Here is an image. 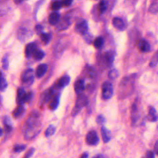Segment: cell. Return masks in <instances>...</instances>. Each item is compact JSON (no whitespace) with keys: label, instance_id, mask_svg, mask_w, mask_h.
<instances>
[{"label":"cell","instance_id":"cell-1","mask_svg":"<svg viewBox=\"0 0 158 158\" xmlns=\"http://www.w3.org/2000/svg\"><path fill=\"white\" fill-rule=\"evenodd\" d=\"M41 121L38 112H33L27 120L25 127V137L26 139L33 138L40 131Z\"/></svg>","mask_w":158,"mask_h":158},{"label":"cell","instance_id":"cell-2","mask_svg":"<svg viewBox=\"0 0 158 158\" xmlns=\"http://www.w3.org/2000/svg\"><path fill=\"white\" fill-rule=\"evenodd\" d=\"M88 104V98L87 97L82 94H79L78 96L77 97V101H76V104L75 107L73 109V111L72 112V115H75L78 114V112L80 111V110L85 106Z\"/></svg>","mask_w":158,"mask_h":158},{"label":"cell","instance_id":"cell-3","mask_svg":"<svg viewBox=\"0 0 158 158\" xmlns=\"http://www.w3.org/2000/svg\"><path fill=\"white\" fill-rule=\"evenodd\" d=\"M113 86L111 83L109 81L104 82L102 85V97L104 99L111 98L113 95Z\"/></svg>","mask_w":158,"mask_h":158},{"label":"cell","instance_id":"cell-4","mask_svg":"<svg viewBox=\"0 0 158 158\" xmlns=\"http://www.w3.org/2000/svg\"><path fill=\"white\" fill-rule=\"evenodd\" d=\"M86 141L89 145H96L99 141V136L97 132L94 130H91L89 131L86 136Z\"/></svg>","mask_w":158,"mask_h":158},{"label":"cell","instance_id":"cell-5","mask_svg":"<svg viewBox=\"0 0 158 158\" xmlns=\"http://www.w3.org/2000/svg\"><path fill=\"white\" fill-rule=\"evenodd\" d=\"M75 29L77 33L81 35H85L88 29L87 22L83 19L80 20L77 22Z\"/></svg>","mask_w":158,"mask_h":158},{"label":"cell","instance_id":"cell-6","mask_svg":"<svg viewBox=\"0 0 158 158\" xmlns=\"http://www.w3.org/2000/svg\"><path fill=\"white\" fill-rule=\"evenodd\" d=\"M33 80V70L28 69L25 70L22 74V80L25 83L31 82Z\"/></svg>","mask_w":158,"mask_h":158},{"label":"cell","instance_id":"cell-7","mask_svg":"<svg viewBox=\"0 0 158 158\" xmlns=\"http://www.w3.org/2000/svg\"><path fill=\"white\" fill-rule=\"evenodd\" d=\"M138 48L139 50L143 52H149L151 49V46L149 43L144 39H141L138 43Z\"/></svg>","mask_w":158,"mask_h":158},{"label":"cell","instance_id":"cell-8","mask_svg":"<svg viewBox=\"0 0 158 158\" xmlns=\"http://www.w3.org/2000/svg\"><path fill=\"white\" fill-rule=\"evenodd\" d=\"M139 110H138V108L137 105L135 103L133 104L132 106V109H131V123L132 125H135L138 120L139 119Z\"/></svg>","mask_w":158,"mask_h":158},{"label":"cell","instance_id":"cell-9","mask_svg":"<svg viewBox=\"0 0 158 158\" xmlns=\"http://www.w3.org/2000/svg\"><path fill=\"white\" fill-rule=\"evenodd\" d=\"M113 25L119 30H123L125 27V22L120 17H114L112 19Z\"/></svg>","mask_w":158,"mask_h":158},{"label":"cell","instance_id":"cell-10","mask_svg":"<svg viewBox=\"0 0 158 158\" xmlns=\"http://www.w3.org/2000/svg\"><path fill=\"white\" fill-rule=\"evenodd\" d=\"M101 135L102 138V140L104 143H108L111 139V133L110 130L106 128L105 127L102 126L101 127Z\"/></svg>","mask_w":158,"mask_h":158},{"label":"cell","instance_id":"cell-11","mask_svg":"<svg viewBox=\"0 0 158 158\" xmlns=\"http://www.w3.org/2000/svg\"><path fill=\"white\" fill-rule=\"evenodd\" d=\"M148 119L150 122H156L158 120V114L155 108L152 106H150L149 107Z\"/></svg>","mask_w":158,"mask_h":158},{"label":"cell","instance_id":"cell-12","mask_svg":"<svg viewBox=\"0 0 158 158\" xmlns=\"http://www.w3.org/2000/svg\"><path fill=\"white\" fill-rule=\"evenodd\" d=\"M85 81L83 80L80 79L75 81L74 84V89L77 93L81 94V93L85 89Z\"/></svg>","mask_w":158,"mask_h":158},{"label":"cell","instance_id":"cell-13","mask_svg":"<svg viewBox=\"0 0 158 158\" xmlns=\"http://www.w3.org/2000/svg\"><path fill=\"white\" fill-rule=\"evenodd\" d=\"M36 44L33 43H30L29 44H28L26 46L25 48V56L27 57H30L31 56H33L34 52L36 50Z\"/></svg>","mask_w":158,"mask_h":158},{"label":"cell","instance_id":"cell-14","mask_svg":"<svg viewBox=\"0 0 158 158\" xmlns=\"http://www.w3.org/2000/svg\"><path fill=\"white\" fill-rule=\"evenodd\" d=\"M48 70V65L45 64H42L38 65L36 70V75L38 77H43Z\"/></svg>","mask_w":158,"mask_h":158},{"label":"cell","instance_id":"cell-15","mask_svg":"<svg viewBox=\"0 0 158 158\" xmlns=\"http://www.w3.org/2000/svg\"><path fill=\"white\" fill-rule=\"evenodd\" d=\"M59 100H60V95L59 94H57L54 96V98L52 99V100L50 102L49 105V107L51 110H54L57 107V106L59 104Z\"/></svg>","mask_w":158,"mask_h":158},{"label":"cell","instance_id":"cell-16","mask_svg":"<svg viewBox=\"0 0 158 158\" xmlns=\"http://www.w3.org/2000/svg\"><path fill=\"white\" fill-rule=\"evenodd\" d=\"M60 19V15L57 12H53L49 16V22L51 25H54L59 22Z\"/></svg>","mask_w":158,"mask_h":158},{"label":"cell","instance_id":"cell-17","mask_svg":"<svg viewBox=\"0 0 158 158\" xmlns=\"http://www.w3.org/2000/svg\"><path fill=\"white\" fill-rule=\"evenodd\" d=\"M70 78L68 75H65L62 77L57 82V86L61 88L65 87V86L68 85L69 83H70Z\"/></svg>","mask_w":158,"mask_h":158},{"label":"cell","instance_id":"cell-18","mask_svg":"<svg viewBox=\"0 0 158 158\" xmlns=\"http://www.w3.org/2000/svg\"><path fill=\"white\" fill-rule=\"evenodd\" d=\"M52 95V90L51 89H48L42 95H41V101L42 103H45L51 99V96Z\"/></svg>","mask_w":158,"mask_h":158},{"label":"cell","instance_id":"cell-19","mask_svg":"<svg viewBox=\"0 0 158 158\" xmlns=\"http://www.w3.org/2000/svg\"><path fill=\"white\" fill-rule=\"evenodd\" d=\"M104 59L109 65L112 64L114 59V52L111 51H107L104 54Z\"/></svg>","mask_w":158,"mask_h":158},{"label":"cell","instance_id":"cell-20","mask_svg":"<svg viewBox=\"0 0 158 158\" xmlns=\"http://www.w3.org/2000/svg\"><path fill=\"white\" fill-rule=\"evenodd\" d=\"M25 94V92L23 89L19 88L17 90V102L19 105H22L23 103V99L24 95Z\"/></svg>","mask_w":158,"mask_h":158},{"label":"cell","instance_id":"cell-21","mask_svg":"<svg viewBox=\"0 0 158 158\" xmlns=\"http://www.w3.org/2000/svg\"><path fill=\"white\" fill-rule=\"evenodd\" d=\"M25 112V108L22 105H19L13 112V115L15 118L20 117Z\"/></svg>","mask_w":158,"mask_h":158},{"label":"cell","instance_id":"cell-22","mask_svg":"<svg viewBox=\"0 0 158 158\" xmlns=\"http://www.w3.org/2000/svg\"><path fill=\"white\" fill-rule=\"evenodd\" d=\"M33 57L35 60H40L44 57V52L43 51L40 50V49H36L34 52V53L33 54Z\"/></svg>","mask_w":158,"mask_h":158},{"label":"cell","instance_id":"cell-23","mask_svg":"<svg viewBox=\"0 0 158 158\" xmlns=\"http://www.w3.org/2000/svg\"><path fill=\"white\" fill-rule=\"evenodd\" d=\"M104 39L103 38L99 36V37H98L95 39V40L94 41V46L96 48H98V49H99V48H101L102 47V46L104 45Z\"/></svg>","mask_w":158,"mask_h":158},{"label":"cell","instance_id":"cell-24","mask_svg":"<svg viewBox=\"0 0 158 158\" xmlns=\"http://www.w3.org/2000/svg\"><path fill=\"white\" fill-rule=\"evenodd\" d=\"M157 64H158V50L152 56L150 60L149 65L151 67H155L157 65Z\"/></svg>","mask_w":158,"mask_h":158},{"label":"cell","instance_id":"cell-25","mask_svg":"<svg viewBox=\"0 0 158 158\" xmlns=\"http://www.w3.org/2000/svg\"><path fill=\"white\" fill-rule=\"evenodd\" d=\"M119 75V73H118V71L115 69H111L109 73H108V76H109V78L111 80H115L116 79Z\"/></svg>","mask_w":158,"mask_h":158},{"label":"cell","instance_id":"cell-26","mask_svg":"<svg viewBox=\"0 0 158 158\" xmlns=\"http://www.w3.org/2000/svg\"><path fill=\"white\" fill-rule=\"evenodd\" d=\"M55 131H56V127L54 125H51L48 127V128L45 131V136L46 137H49L54 135V133H55Z\"/></svg>","mask_w":158,"mask_h":158},{"label":"cell","instance_id":"cell-27","mask_svg":"<svg viewBox=\"0 0 158 158\" xmlns=\"http://www.w3.org/2000/svg\"><path fill=\"white\" fill-rule=\"evenodd\" d=\"M149 11L152 14H156L158 12V2H153L149 6Z\"/></svg>","mask_w":158,"mask_h":158},{"label":"cell","instance_id":"cell-28","mask_svg":"<svg viewBox=\"0 0 158 158\" xmlns=\"http://www.w3.org/2000/svg\"><path fill=\"white\" fill-rule=\"evenodd\" d=\"M4 123L6 127V129L7 130H10L12 127V123L10 120V118L9 117H5L4 119Z\"/></svg>","mask_w":158,"mask_h":158},{"label":"cell","instance_id":"cell-29","mask_svg":"<svg viewBox=\"0 0 158 158\" xmlns=\"http://www.w3.org/2000/svg\"><path fill=\"white\" fill-rule=\"evenodd\" d=\"M107 4L105 0H101L99 4V10L101 13H104L107 9Z\"/></svg>","mask_w":158,"mask_h":158},{"label":"cell","instance_id":"cell-30","mask_svg":"<svg viewBox=\"0 0 158 158\" xmlns=\"http://www.w3.org/2000/svg\"><path fill=\"white\" fill-rule=\"evenodd\" d=\"M41 38L45 44H47L51 39V35L50 33H42L41 35Z\"/></svg>","mask_w":158,"mask_h":158},{"label":"cell","instance_id":"cell-31","mask_svg":"<svg viewBox=\"0 0 158 158\" xmlns=\"http://www.w3.org/2000/svg\"><path fill=\"white\" fill-rule=\"evenodd\" d=\"M63 6L62 1H57L52 3V9L54 10H57L60 9Z\"/></svg>","mask_w":158,"mask_h":158},{"label":"cell","instance_id":"cell-32","mask_svg":"<svg viewBox=\"0 0 158 158\" xmlns=\"http://www.w3.org/2000/svg\"><path fill=\"white\" fill-rule=\"evenodd\" d=\"M7 86V83L5 78H4L2 77L0 79V91H4Z\"/></svg>","mask_w":158,"mask_h":158},{"label":"cell","instance_id":"cell-33","mask_svg":"<svg viewBox=\"0 0 158 158\" xmlns=\"http://www.w3.org/2000/svg\"><path fill=\"white\" fill-rule=\"evenodd\" d=\"M26 146L23 144H17L14 148V151L16 152H20L25 149Z\"/></svg>","mask_w":158,"mask_h":158},{"label":"cell","instance_id":"cell-34","mask_svg":"<svg viewBox=\"0 0 158 158\" xmlns=\"http://www.w3.org/2000/svg\"><path fill=\"white\" fill-rule=\"evenodd\" d=\"M32 95H33V94L31 92H29V93H25V94L24 95V97H23V103L30 101L31 100V98H32Z\"/></svg>","mask_w":158,"mask_h":158},{"label":"cell","instance_id":"cell-35","mask_svg":"<svg viewBox=\"0 0 158 158\" xmlns=\"http://www.w3.org/2000/svg\"><path fill=\"white\" fill-rule=\"evenodd\" d=\"M106 120L102 115H99L96 118V122L98 124H101V125L104 124L106 122Z\"/></svg>","mask_w":158,"mask_h":158},{"label":"cell","instance_id":"cell-36","mask_svg":"<svg viewBox=\"0 0 158 158\" xmlns=\"http://www.w3.org/2000/svg\"><path fill=\"white\" fill-rule=\"evenodd\" d=\"M143 158H154V152L151 151H148Z\"/></svg>","mask_w":158,"mask_h":158},{"label":"cell","instance_id":"cell-37","mask_svg":"<svg viewBox=\"0 0 158 158\" xmlns=\"http://www.w3.org/2000/svg\"><path fill=\"white\" fill-rule=\"evenodd\" d=\"M9 66V62H8V59L7 57H4L2 59V67L3 68L6 70L8 69Z\"/></svg>","mask_w":158,"mask_h":158},{"label":"cell","instance_id":"cell-38","mask_svg":"<svg viewBox=\"0 0 158 158\" xmlns=\"http://www.w3.org/2000/svg\"><path fill=\"white\" fill-rule=\"evenodd\" d=\"M35 151V149L33 148H31L27 152V154L25 155V156L23 157V158H30L33 154Z\"/></svg>","mask_w":158,"mask_h":158},{"label":"cell","instance_id":"cell-39","mask_svg":"<svg viewBox=\"0 0 158 158\" xmlns=\"http://www.w3.org/2000/svg\"><path fill=\"white\" fill-rule=\"evenodd\" d=\"M73 0H63L62 4L64 6H70L72 4Z\"/></svg>","mask_w":158,"mask_h":158},{"label":"cell","instance_id":"cell-40","mask_svg":"<svg viewBox=\"0 0 158 158\" xmlns=\"http://www.w3.org/2000/svg\"><path fill=\"white\" fill-rule=\"evenodd\" d=\"M35 30H36V31L38 34H40L41 33L42 34V31H43V27L41 26L40 25H38L36 26L35 27Z\"/></svg>","mask_w":158,"mask_h":158},{"label":"cell","instance_id":"cell-41","mask_svg":"<svg viewBox=\"0 0 158 158\" xmlns=\"http://www.w3.org/2000/svg\"><path fill=\"white\" fill-rule=\"evenodd\" d=\"M154 152L158 155V140H157L154 145Z\"/></svg>","mask_w":158,"mask_h":158},{"label":"cell","instance_id":"cell-42","mask_svg":"<svg viewBox=\"0 0 158 158\" xmlns=\"http://www.w3.org/2000/svg\"><path fill=\"white\" fill-rule=\"evenodd\" d=\"M81 158H88V154L86 152H85L83 154V155L81 156Z\"/></svg>","mask_w":158,"mask_h":158},{"label":"cell","instance_id":"cell-43","mask_svg":"<svg viewBox=\"0 0 158 158\" xmlns=\"http://www.w3.org/2000/svg\"><path fill=\"white\" fill-rule=\"evenodd\" d=\"M93 158H104V157L101 154H97V155L94 156Z\"/></svg>","mask_w":158,"mask_h":158},{"label":"cell","instance_id":"cell-44","mask_svg":"<svg viewBox=\"0 0 158 158\" xmlns=\"http://www.w3.org/2000/svg\"><path fill=\"white\" fill-rule=\"evenodd\" d=\"M14 2L15 4H20V3L23 2L24 1H26V0H14Z\"/></svg>","mask_w":158,"mask_h":158},{"label":"cell","instance_id":"cell-45","mask_svg":"<svg viewBox=\"0 0 158 158\" xmlns=\"http://www.w3.org/2000/svg\"><path fill=\"white\" fill-rule=\"evenodd\" d=\"M2 129L0 128V136H2Z\"/></svg>","mask_w":158,"mask_h":158},{"label":"cell","instance_id":"cell-46","mask_svg":"<svg viewBox=\"0 0 158 158\" xmlns=\"http://www.w3.org/2000/svg\"><path fill=\"white\" fill-rule=\"evenodd\" d=\"M1 77H2V73H1V72H0V79Z\"/></svg>","mask_w":158,"mask_h":158}]
</instances>
